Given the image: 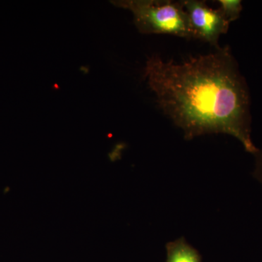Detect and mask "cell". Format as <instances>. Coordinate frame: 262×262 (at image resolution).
<instances>
[{
    "label": "cell",
    "mask_w": 262,
    "mask_h": 262,
    "mask_svg": "<svg viewBox=\"0 0 262 262\" xmlns=\"http://www.w3.org/2000/svg\"><path fill=\"white\" fill-rule=\"evenodd\" d=\"M144 78L160 108L187 140L206 134L233 136L253 155L251 98L228 46L177 63L149 58Z\"/></svg>",
    "instance_id": "1"
},
{
    "label": "cell",
    "mask_w": 262,
    "mask_h": 262,
    "mask_svg": "<svg viewBox=\"0 0 262 262\" xmlns=\"http://www.w3.org/2000/svg\"><path fill=\"white\" fill-rule=\"evenodd\" d=\"M113 3L130 10L136 27L143 34H168L194 39L182 1L123 0Z\"/></svg>",
    "instance_id": "2"
},
{
    "label": "cell",
    "mask_w": 262,
    "mask_h": 262,
    "mask_svg": "<svg viewBox=\"0 0 262 262\" xmlns=\"http://www.w3.org/2000/svg\"><path fill=\"white\" fill-rule=\"evenodd\" d=\"M184 9L189 16L194 39L219 47V39L228 32L229 24L220 9H213L206 2L184 0Z\"/></svg>",
    "instance_id": "3"
},
{
    "label": "cell",
    "mask_w": 262,
    "mask_h": 262,
    "mask_svg": "<svg viewBox=\"0 0 262 262\" xmlns=\"http://www.w3.org/2000/svg\"><path fill=\"white\" fill-rule=\"evenodd\" d=\"M167 262H201L199 254L192 246L180 237L167 244Z\"/></svg>",
    "instance_id": "4"
},
{
    "label": "cell",
    "mask_w": 262,
    "mask_h": 262,
    "mask_svg": "<svg viewBox=\"0 0 262 262\" xmlns=\"http://www.w3.org/2000/svg\"><path fill=\"white\" fill-rule=\"evenodd\" d=\"M216 3L220 5L219 9L229 24L239 18L243 10L242 2L239 0H218Z\"/></svg>",
    "instance_id": "5"
},
{
    "label": "cell",
    "mask_w": 262,
    "mask_h": 262,
    "mask_svg": "<svg viewBox=\"0 0 262 262\" xmlns=\"http://www.w3.org/2000/svg\"><path fill=\"white\" fill-rule=\"evenodd\" d=\"M253 156L255 158V163L253 177L262 186V147L258 149V151Z\"/></svg>",
    "instance_id": "6"
}]
</instances>
